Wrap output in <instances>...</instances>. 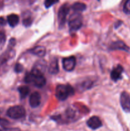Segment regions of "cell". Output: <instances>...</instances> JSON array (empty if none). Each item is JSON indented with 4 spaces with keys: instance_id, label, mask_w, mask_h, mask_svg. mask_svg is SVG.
<instances>
[{
    "instance_id": "obj_1",
    "label": "cell",
    "mask_w": 130,
    "mask_h": 131,
    "mask_svg": "<svg viewBox=\"0 0 130 131\" xmlns=\"http://www.w3.org/2000/svg\"><path fill=\"white\" fill-rule=\"evenodd\" d=\"M24 81L37 88H42L46 84V79L43 76V72L34 68H33L31 72L26 74Z\"/></svg>"
},
{
    "instance_id": "obj_2",
    "label": "cell",
    "mask_w": 130,
    "mask_h": 131,
    "mask_svg": "<svg viewBox=\"0 0 130 131\" xmlns=\"http://www.w3.org/2000/svg\"><path fill=\"white\" fill-rule=\"evenodd\" d=\"M74 93L73 88L69 84H59L56 88V96L61 101H65L70 96L73 95Z\"/></svg>"
},
{
    "instance_id": "obj_3",
    "label": "cell",
    "mask_w": 130,
    "mask_h": 131,
    "mask_svg": "<svg viewBox=\"0 0 130 131\" xmlns=\"http://www.w3.org/2000/svg\"><path fill=\"white\" fill-rule=\"evenodd\" d=\"M83 24V17L80 12L73 13L70 15L68 20L70 32L75 33L82 28Z\"/></svg>"
},
{
    "instance_id": "obj_4",
    "label": "cell",
    "mask_w": 130,
    "mask_h": 131,
    "mask_svg": "<svg viewBox=\"0 0 130 131\" xmlns=\"http://www.w3.org/2000/svg\"><path fill=\"white\" fill-rule=\"evenodd\" d=\"M6 115L14 120L22 118L25 116V110L22 106H12L7 110Z\"/></svg>"
},
{
    "instance_id": "obj_5",
    "label": "cell",
    "mask_w": 130,
    "mask_h": 131,
    "mask_svg": "<svg viewBox=\"0 0 130 131\" xmlns=\"http://www.w3.org/2000/svg\"><path fill=\"white\" fill-rule=\"evenodd\" d=\"M70 6L68 3L62 5L59 9L57 13V21H58L59 28L62 29L66 21V17L70 12Z\"/></svg>"
},
{
    "instance_id": "obj_6",
    "label": "cell",
    "mask_w": 130,
    "mask_h": 131,
    "mask_svg": "<svg viewBox=\"0 0 130 131\" xmlns=\"http://www.w3.org/2000/svg\"><path fill=\"white\" fill-rule=\"evenodd\" d=\"M62 65L64 70L67 72L72 71L76 65V58L73 56L64 58L62 59Z\"/></svg>"
},
{
    "instance_id": "obj_7",
    "label": "cell",
    "mask_w": 130,
    "mask_h": 131,
    "mask_svg": "<svg viewBox=\"0 0 130 131\" xmlns=\"http://www.w3.org/2000/svg\"><path fill=\"white\" fill-rule=\"evenodd\" d=\"M120 103L126 113L130 112V96L126 92H122L120 96Z\"/></svg>"
},
{
    "instance_id": "obj_8",
    "label": "cell",
    "mask_w": 130,
    "mask_h": 131,
    "mask_svg": "<svg viewBox=\"0 0 130 131\" xmlns=\"http://www.w3.org/2000/svg\"><path fill=\"white\" fill-rule=\"evenodd\" d=\"M87 125L93 130H96L102 126V122L99 117L93 116L87 121Z\"/></svg>"
},
{
    "instance_id": "obj_9",
    "label": "cell",
    "mask_w": 130,
    "mask_h": 131,
    "mask_svg": "<svg viewBox=\"0 0 130 131\" xmlns=\"http://www.w3.org/2000/svg\"><path fill=\"white\" fill-rule=\"evenodd\" d=\"M110 49L111 51H115V50H121V51H126L129 52V47L127 46V45L124 42L121 40L115 41V42H112L110 46Z\"/></svg>"
},
{
    "instance_id": "obj_10",
    "label": "cell",
    "mask_w": 130,
    "mask_h": 131,
    "mask_svg": "<svg viewBox=\"0 0 130 131\" xmlns=\"http://www.w3.org/2000/svg\"><path fill=\"white\" fill-rule=\"evenodd\" d=\"M29 105L33 108L38 107L41 104V96L38 92H35L31 93L29 97Z\"/></svg>"
},
{
    "instance_id": "obj_11",
    "label": "cell",
    "mask_w": 130,
    "mask_h": 131,
    "mask_svg": "<svg viewBox=\"0 0 130 131\" xmlns=\"http://www.w3.org/2000/svg\"><path fill=\"white\" fill-rule=\"evenodd\" d=\"M124 69L121 65H118L112 70L110 73V78L113 81L116 82L121 79L122 73L123 72Z\"/></svg>"
},
{
    "instance_id": "obj_12",
    "label": "cell",
    "mask_w": 130,
    "mask_h": 131,
    "mask_svg": "<svg viewBox=\"0 0 130 131\" xmlns=\"http://www.w3.org/2000/svg\"><path fill=\"white\" fill-rule=\"evenodd\" d=\"M30 53L36 55L37 56H39V57H43L46 54V49L45 48V47L43 46H36L34 48L31 49L29 50V51Z\"/></svg>"
},
{
    "instance_id": "obj_13",
    "label": "cell",
    "mask_w": 130,
    "mask_h": 131,
    "mask_svg": "<svg viewBox=\"0 0 130 131\" xmlns=\"http://www.w3.org/2000/svg\"><path fill=\"white\" fill-rule=\"evenodd\" d=\"M59 65L57 58H54L51 60L48 66V72L51 74H57L59 72Z\"/></svg>"
},
{
    "instance_id": "obj_14",
    "label": "cell",
    "mask_w": 130,
    "mask_h": 131,
    "mask_svg": "<svg viewBox=\"0 0 130 131\" xmlns=\"http://www.w3.org/2000/svg\"><path fill=\"white\" fill-rule=\"evenodd\" d=\"M7 21L11 27L16 26L19 22V17L16 14H10L7 17Z\"/></svg>"
},
{
    "instance_id": "obj_15",
    "label": "cell",
    "mask_w": 130,
    "mask_h": 131,
    "mask_svg": "<svg viewBox=\"0 0 130 131\" xmlns=\"http://www.w3.org/2000/svg\"><path fill=\"white\" fill-rule=\"evenodd\" d=\"M86 7L87 6L85 4L80 2L75 3L71 6V8L76 12H80L84 11L86 9Z\"/></svg>"
},
{
    "instance_id": "obj_16",
    "label": "cell",
    "mask_w": 130,
    "mask_h": 131,
    "mask_svg": "<svg viewBox=\"0 0 130 131\" xmlns=\"http://www.w3.org/2000/svg\"><path fill=\"white\" fill-rule=\"evenodd\" d=\"M18 91L20 93V98L24 99L29 95V88L27 86H21L18 88Z\"/></svg>"
},
{
    "instance_id": "obj_17",
    "label": "cell",
    "mask_w": 130,
    "mask_h": 131,
    "mask_svg": "<svg viewBox=\"0 0 130 131\" xmlns=\"http://www.w3.org/2000/svg\"><path fill=\"white\" fill-rule=\"evenodd\" d=\"M33 18H32L31 15L29 14H27L25 15V17H23L22 19V24L24 26L29 27L31 25L32 23H33Z\"/></svg>"
},
{
    "instance_id": "obj_18",
    "label": "cell",
    "mask_w": 130,
    "mask_h": 131,
    "mask_svg": "<svg viewBox=\"0 0 130 131\" xmlns=\"http://www.w3.org/2000/svg\"><path fill=\"white\" fill-rule=\"evenodd\" d=\"M59 1V0H45L44 2V5L46 8H48L51 7L52 5L57 3Z\"/></svg>"
},
{
    "instance_id": "obj_19",
    "label": "cell",
    "mask_w": 130,
    "mask_h": 131,
    "mask_svg": "<svg viewBox=\"0 0 130 131\" xmlns=\"http://www.w3.org/2000/svg\"><path fill=\"white\" fill-rule=\"evenodd\" d=\"M123 11L126 14H130V0H126L123 6Z\"/></svg>"
},
{
    "instance_id": "obj_20",
    "label": "cell",
    "mask_w": 130,
    "mask_h": 131,
    "mask_svg": "<svg viewBox=\"0 0 130 131\" xmlns=\"http://www.w3.org/2000/svg\"><path fill=\"white\" fill-rule=\"evenodd\" d=\"M6 41V36L5 34L2 31H0V49L3 47Z\"/></svg>"
},
{
    "instance_id": "obj_21",
    "label": "cell",
    "mask_w": 130,
    "mask_h": 131,
    "mask_svg": "<svg viewBox=\"0 0 130 131\" xmlns=\"http://www.w3.org/2000/svg\"><path fill=\"white\" fill-rule=\"evenodd\" d=\"M23 70H24V67L22 66V65H21L20 63H17L15 65V68H14V70L15 72L20 73L23 71Z\"/></svg>"
},
{
    "instance_id": "obj_22",
    "label": "cell",
    "mask_w": 130,
    "mask_h": 131,
    "mask_svg": "<svg viewBox=\"0 0 130 131\" xmlns=\"http://www.w3.org/2000/svg\"><path fill=\"white\" fill-rule=\"evenodd\" d=\"M9 124H10V122H9L7 120H6V119L5 118H2L0 117V125H1L2 127H6L8 125H9Z\"/></svg>"
},
{
    "instance_id": "obj_23",
    "label": "cell",
    "mask_w": 130,
    "mask_h": 131,
    "mask_svg": "<svg viewBox=\"0 0 130 131\" xmlns=\"http://www.w3.org/2000/svg\"><path fill=\"white\" fill-rule=\"evenodd\" d=\"M93 84V83H92L90 81H85L82 84V87H84V89H89V88H90V86Z\"/></svg>"
},
{
    "instance_id": "obj_24",
    "label": "cell",
    "mask_w": 130,
    "mask_h": 131,
    "mask_svg": "<svg viewBox=\"0 0 130 131\" xmlns=\"http://www.w3.org/2000/svg\"><path fill=\"white\" fill-rule=\"evenodd\" d=\"M0 131H20V129L19 128H6L0 129Z\"/></svg>"
},
{
    "instance_id": "obj_25",
    "label": "cell",
    "mask_w": 130,
    "mask_h": 131,
    "mask_svg": "<svg viewBox=\"0 0 130 131\" xmlns=\"http://www.w3.org/2000/svg\"><path fill=\"white\" fill-rule=\"evenodd\" d=\"M5 24H6V21H5V19L0 17V25H5Z\"/></svg>"
}]
</instances>
